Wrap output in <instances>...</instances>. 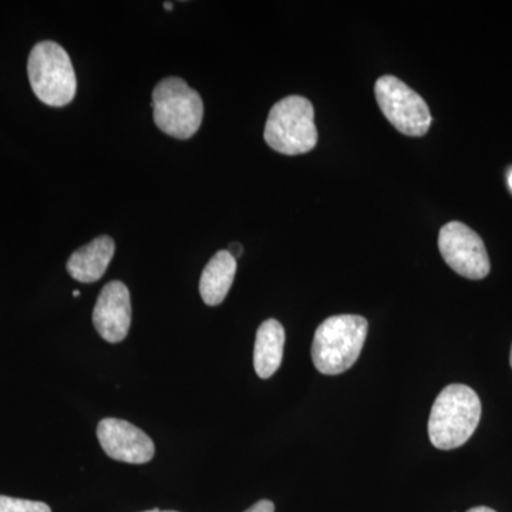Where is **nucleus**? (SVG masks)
<instances>
[{"instance_id": "1", "label": "nucleus", "mask_w": 512, "mask_h": 512, "mask_svg": "<svg viewBox=\"0 0 512 512\" xmlns=\"http://www.w3.org/2000/svg\"><path fill=\"white\" fill-rule=\"evenodd\" d=\"M481 419L478 394L466 384H450L431 407L429 436L439 450H453L466 444Z\"/></svg>"}, {"instance_id": "2", "label": "nucleus", "mask_w": 512, "mask_h": 512, "mask_svg": "<svg viewBox=\"0 0 512 512\" xmlns=\"http://www.w3.org/2000/svg\"><path fill=\"white\" fill-rule=\"evenodd\" d=\"M367 328L369 323L363 316H330L316 329L312 343L313 365L322 375L348 372L362 353Z\"/></svg>"}, {"instance_id": "3", "label": "nucleus", "mask_w": 512, "mask_h": 512, "mask_svg": "<svg viewBox=\"0 0 512 512\" xmlns=\"http://www.w3.org/2000/svg\"><path fill=\"white\" fill-rule=\"evenodd\" d=\"M266 144L285 156L312 151L318 144L315 110L302 96H289L269 111L264 133Z\"/></svg>"}, {"instance_id": "4", "label": "nucleus", "mask_w": 512, "mask_h": 512, "mask_svg": "<svg viewBox=\"0 0 512 512\" xmlns=\"http://www.w3.org/2000/svg\"><path fill=\"white\" fill-rule=\"evenodd\" d=\"M30 86L37 99L50 107L72 103L77 79L70 56L59 43L43 40L30 52L28 60Z\"/></svg>"}, {"instance_id": "5", "label": "nucleus", "mask_w": 512, "mask_h": 512, "mask_svg": "<svg viewBox=\"0 0 512 512\" xmlns=\"http://www.w3.org/2000/svg\"><path fill=\"white\" fill-rule=\"evenodd\" d=\"M156 126L178 140H188L200 130L204 119V101L180 77H165L153 92Z\"/></svg>"}, {"instance_id": "6", "label": "nucleus", "mask_w": 512, "mask_h": 512, "mask_svg": "<svg viewBox=\"0 0 512 512\" xmlns=\"http://www.w3.org/2000/svg\"><path fill=\"white\" fill-rule=\"evenodd\" d=\"M375 94L384 117L400 133L421 137L429 131L431 114L420 94L394 76H383L375 84Z\"/></svg>"}, {"instance_id": "7", "label": "nucleus", "mask_w": 512, "mask_h": 512, "mask_svg": "<svg viewBox=\"0 0 512 512\" xmlns=\"http://www.w3.org/2000/svg\"><path fill=\"white\" fill-rule=\"evenodd\" d=\"M439 248L444 261L458 275L477 281L490 274L483 239L463 222H448L440 229Z\"/></svg>"}, {"instance_id": "8", "label": "nucleus", "mask_w": 512, "mask_h": 512, "mask_svg": "<svg viewBox=\"0 0 512 512\" xmlns=\"http://www.w3.org/2000/svg\"><path fill=\"white\" fill-rule=\"evenodd\" d=\"M97 439L107 456L121 463L146 464L156 454L153 440L126 420L113 417L101 420Z\"/></svg>"}, {"instance_id": "9", "label": "nucleus", "mask_w": 512, "mask_h": 512, "mask_svg": "<svg viewBox=\"0 0 512 512\" xmlns=\"http://www.w3.org/2000/svg\"><path fill=\"white\" fill-rule=\"evenodd\" d=\"M130 291L123 282L111 281L101 289L93 311L97 333L109 343H120L127 338L131 326Z\"/></svg>"}, {"instance_id": "10", "label": "nucleus", "mask_w": 512, "mask_h": 512, "mask_svg": "<svg viewBox=\"0 0 512 512\" xmlns=\"http://www.w3.org/2000/svg\"><path fill=\"white\" fill-rule=\"evenodd\" d=\"M114 252V239L109 235H101L70 256L67 272L82 284H93L106 274L110 262L113 261Z\"/></svg>"}, {"instance_id": "11", "label": "nucleus", "mask_w": 512, "mask_h": 512, "mask_svg": "<svg viewBox=\"0 0 512 512\" xmlns=\"http://www.w3.org/2000/svg\"><path fill=\"white\" fill-rule=\"evenodd\" d=\"M285 348V329L276 319H268L256 332L254 367L261 379H269L281 367Z\"/></svg>"}, {"instance_id": "12", "label": "nucleus", "mask_w": 512, "mask_h": 512, "mask_svg": "<svg viewBox=\"0 0 512 512\" xmlns=\"http://www.w3.org/2000/svg\"><path fill=\"white\" fill-rule=\"evenodd\" d=\"M237 274V259L228 251H218L202 271L200 293L208 306H218L227 298Z\"/></svg>"}, {"instance_id": "13", "label": "nucleus", "mask_w": 512, "mask_h": 512, "mask_svg": "<svg viewBox=\"0 0 512 512\" xmlns=\"http://www.w3.org/2000/svg\"><path fill=\"white\" fill-rule=\"evenodd\" d=\"M0 512H52L49 505L40 501L22 500V498L0 495Z\"/></svg>"}, {"instance_id": "14", "label": "nucleus", "mask_w": 512, "mask_h": 512, "mask_svg": "<svg viewBox=\"0 0 512 512\" xmlns=\"http://www.w3.org/2000/svg\"><path fill=\"white\" fill-rule=\"evenodd\" d=\"M245 512H275V505L272 501L261 500L252 505V507L248 508Z\"/></svg>"}, {"instance_id": "15", "label": "nucleus", "mask_w": 512, "mask_h": 512, "mask_svg": "<svg viewBox=\"0 0 512 512\" xmlns=\"http://www.w3.org/2000/svg\"><path fill=\"white\" fill-rule=\"evenodd\" d=\"M227 251L229 254L234 256L235 259H237L242 255V252H244V248H242V245L238 244V242H232V244L229 245Z\"/></svg>"}, {"instance_id": "16", "label": "nucleus", "mask_w": 512, "mask_h": 512, "mask_svg": "<svg viewBox=\"0 0 512 512\" xmlns=\"http://www.w3.org/2000/svg\"><path fill=\"white\" fill-rule=\"evenodd\" d=\"M467 512H497V511H494L493 508H488V507H476V508H471V510H468Z\"/></svg>"}, {"instance_id": "17", "label": "nucleus", "mask_w": 512, "mask_h": 512, "mask_svg": "<svg viewBox=\"0 0 512 512\" xmlns=\"http://www.w3.org/2000/svg\"><path fill=\"white\" fill-rule=\"evenodd\" d=\"M165 9L173 10V3H164Z\"/></svg>"}, {"instance_id": "18", "label": "nucleus", "mask_w": 512, "mask_h": 512, "mask_svg": "<svg viewBox=\"0 0 512 512\" xmlns=\"http://www.w3.org/2000/svg\"><path fill=\"white\" fill-rule=\"evenodd\" d=\"M508 183H510V187L512 190V171H511L510 177H508Z\"/></svg>"}, {"instance_id": "19", "label": "nucleus", "mask_w": 512, "mask_h": 512, "mask_svg": "<svg viewBox=\"0 0 512 512\" xmlns=\"http://www.w3.org/2000/svg\"><path fill=\"white\" fill-rule=\"evenodd\" d=\"M144 512H177V511H160V510H151V511H144Z\"/></svg>"}, {"instance_id": "20", "label": "nucleus", "mask_w": 512, "mask_h": 512, "mask_svg": "<svg viewBox=\"0 0 512 512\" xmlns=\"http://www.w3.org/2000/svg\"><path fill=\"white\" fill-rule=\"evenodd\" d=\"M73 296H74V298H77V296H80V292L79 291H74Z\"/></svg>"}, {"instance_id": "21", "label": "nucleus", "mask_w": 512, "mask_h": 512, "mask_svg": "<svg viewBox=\"0 0 512 512\" xmlns=\"http://www.w3.org/2000/svg\"><path fill=\"white\" fill-rule=\"evenodd\" d=\"M510 363H511V367H512V348H511V357H510Z\"/></svg>"}]
</instances>
